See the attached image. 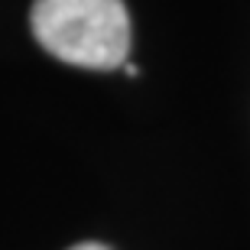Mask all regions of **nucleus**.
<instances>
[{"instance_id": "nucleus-1", "label": "nucleus", "mask_w": 250, "mask_h": 250, "mask_svg": "<svg viewBox=\"0 0 250 250\" xmlns=\"http://www.w3.org/2000/svg\"><path fill=\"white\" fill-rule=\"evenodd\" d=\"M29 23L36 42L59 62L98 72L127 65L130 17L124 0H36Z\"/></svg>"}, {"instance_id": "nucleus-2", "label": "nucleus", "mask_w": 250, "mask_h": 250, "mask_svg": "<svg viewBox=\"0 0 250 250\" xmlns=\"http://www.w3.org/2000/svg\"><path fill=\"white\" fill-rule=\"evenodd\" d=\"M72 250H107L104 244H94V241H88V244H78V247H72Z\"/></svg>"}]
</instances>
